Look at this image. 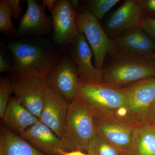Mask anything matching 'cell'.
Masks as SVG:
<instances>
[{
	"mask_svg": "<svg viewBox=\"0 0 155 155\" xmlns=\"http://www.w3.org/2000/svg\"><path fill=\"white\" fill-rule=\"evenodd\" d=\"M143 4L144 8H146L150 11L155 12V0H148L144 3L143 2Z\"/></svg>",
	"mask_w": 155,
	"mask_h": 155,
	"instance_id": "cell-29",
	"label": "cell"
},
{
	"mask_svg": "<svg viewBox=\"0 0 155 155\" xmlns=\"http://www.w3.org/2000/svg\"><path fill=\"white\" fill-rule=\"evenodd\" d=\"M11 80L14 96L24 107L40 119L45 91L49 85L47 78L33 75Z\"/></svg>",
	"mask_w": 155,
	"mask_h": 155,
	"instance_id": "cell-7",
	"label": "cell"
},
{
	"mask_svg": "<svg viewBox=\"0 0 155 155\" xmlns=\"http://www.w3.org/2000/svg\"><path fill=\"white\" fill-rule=\"evenodd\" d=\"M94 123L97 135L111 144L130 152L136 127L95 114Z\"/></svg>",
	"mask_w": 155,
	"mask_h": 155,
	"instance_id": "cell-11",
	"label": "cell"
},
{
	"mask_svg": "<svg viewBox=\"0 0 155 155\" xmlns=\"http://www.w3.org/2000/svg\"><path fill=\"white\" fill-rule=\"evenodd\" d=\"M140 28L155 41V18L145 17Z\"/></svg>",
	"mask_w": 155,
	"mask_h": 155,
	"instance_id": "cell-24",
	"label": "cell"
},
{
	"mask_svg": "<svg viewBox=\"0 0 155 155\" xmlns=\"http://www.w3.org/2000/svg\"><path fill=\"white\" fill-rule=\"evenodd\" d=\"M112 60L103 70V82L122 88L155 77V61L146 57L132 55L114 49Z\"/></svg>",
	"mask_w": 155,
	"mask_h": 155,
	"instance_id": "cell-3",
	"label": "cell"
},
{
	"mask_svg": "<svg viewBox=\"0 0 155 155\" xmlns=\"http://www.w3.org/2000/svg\"><path fill=\"white\" fill-rule=\"evenodd\" d=\"M37 148L51 155H62L65 151L62 139L39 120L20 135Z\"/></svg>",
	"mask_w": 155,
	"mask_h": 155,
	"instance_id": "cell-15",
	"label": "cell"
},
{
	"mask_svg": "<svg viewBox=\"0 0 155 155\" xmlns=\"http://www.w3.org/2000/svg\"><path fill=\"white\" fill-rule=\"evenodd\" d=\"M13 93L11 80L9 78L2 77L0 81V117L2 118L8 104L11 94Z\"/></svg>",
	"mask_w": 155,
	"mask_h": 155,
	"instance_id": "cell-23",
	"label": "cell"
},
{
	"mask_svg": "<svg viewBox=\"0 0 155 155\" xmlns=\"http://www.w3.org/2000/svg\"><path fill=\"white\" fill-rule=\"evenodd\" d=\"M11 66L8 63L2 53L0 54V72H11Z\"/></svg>",
	"mask_w": 155,
	"mask_h": 155,
	"instance_id": "cell-26",
	"label": "cell"
},
{
	"mask_svg": "<svg viewBox=\"0 0 155 155\" xmlns=\"http://www.w3.org/2000/svg\"><path fill=\"white\" fill-rule=\"evenodd\" d=\"M127 100L128 116L136 127L147 123L148 112L155 101V77L120 88Z\"/></svg>",
	"mask_w": 155,
	"mask_h": 155,
	"instance_id": "cell-6",
	"label": "cell"
},
{
	"mask_svg": "<svg viewBox=\"0 0 155 155\" xmlns=\"http://www.w3.org/2000/svg\"><path fill=\"white\" fill-rule=\"evenodd\" d=\"M10 9L12 17L14 19H18L23 13V8L20 5L19 0H9Z\"/></svg>",
	"mask_w": 155,
	"mask_h": 155,
	"instance_id": "cell-25",
	"label": "cell"
},
{
	"mask_svg": "<svg viewBox=\"0 0 155 155\" xmlns=\"http://www.w3.org/2000/svg\"><path fill=\"white\" fill-rule=\"evenodd\" d=\"M94 113L77 96L69 103L62 141L66 151H87L95 134Z\"/></svg>",
	"mask_w": 155,
	"mask_h": 155,
	"instance_id": "cell-4",
	"label": "cell"
},
{
	"mask_svg": "<svg viewBox=\"0 0 155 155\" xmlns=\"http://www.w3.org/2000/svg\"><path fill=\"white\" fill-rule=\"evenodd\" d=\"M56 0H43V5L45 7H47L51 13L52 12L54 5Z\"/></svg>",
	"mask_w": 155,
	"mask_h": 155,
	"instance_id": "cell-28",
	"label": "cell"
},
{
	"mask_svg": "<svg viewBox=\"0 0 155 155\" xmlns=\"http://www.w3.org/2000/svg\"><path fill=\"white\" fill-rule=\"evenodd\" d=\"M7 48L13 59L10 72L12 80L33 75L47 77L62 58L49 47L34 41H9Z\"/></svg>",
	"mask_w": 155,
	"mask_h": 155,
	"instance_id": "cell-1",
	"label": "cell"
},
{
	"mask_svg": "<svg viewBox=\"0 0 155 155\" xmlns=\"http://www.w3.org/2000/svg\"><path fill=\"white\" fill-rule=\"evenodd\" d=\"M87 152L89 155H132L130 152L111 144L95 133L89 144Z\"/></svg>",
	"mask_w": 155,
	"mask_h": 155,
	"instance_id": "cell-20",
	"label": "cell"
},
{
	"mask_svg": "<svg viewBox=\"0 0 155 155\" xmlns=\"http://www.w3.org/2000/svg\"><path fill=\"white\" fill-rule=\"evenodd\" d=\"M77 96L96 115L135 127L128 116L127 100L121 88L103 82L80 81Z\"/></svg>",
	"mask_w": 155,
	"mask_h": 155,
	"instance_id": "cell-2",
	"label": "cell"
},
{
	"mask_svg": "<svg viewBox=\"0 0 155 155\" xmlns=\"http://www.w3.org/2000/svg\"><path fill=\"white\" fill-rule=\"evenodd\" d=\"M0 155H51L37 148L4 125L1 127Z\"/></svg>",
	"mask_w": 155,
	"mask_h": 155,
	"instance_id": "cell-17",
	"label": "cell"
},
{
	"mask_svg": "<svg viewBox=\"0 0 155 155\" xmlns=\"http://www.w3.org/2000/svg\"><path fill=\"white\" fill-rule=\"evenodd\" d=\"M47 78L49 85L68 103L77 97L80 80L75 65L68 55L61 58Z\"/></svg>",
	"mask_w": 155,
	"mask_h": 155,
	"instance_id": "cell-10",
	"label": "cell"
},
{
	"mask_svg": "<svg viewBox=\"0 0 155 155\" xmlns=\"http://www.w3.org/2000/svg\"><path fill=\"white\" fill-rule=\"evenodd\" d=\"M78 13L69 0H56L51 13L53 41L60 47L71 45L79 33L75 25Z\"/></svg>",
	"mask_w": 155,
	"mask_h": 155,
	"instance_id": "cell-8",
	"label": "cell"
},
{
	"mask_svg": "<svg viewBox=\"0 0 155 155\" xmlns=\"http://www.w3.org/2000/svg\"><path fill=\"white\" fill-rule=\"evenodd\" d=\"M71 47L69 57L75 65L80 81L103 82V72L92 63L93 53L84 35L79 32Z\"/></svg>",
	"mask_w": 155,
	"mask_h": 155,
	"instance_id": "cell-14",
	"label": "cell"
},
{
	"mask_svg": "<svg viewBox=\"0 0 155 155\" xmlns=\"http://www.w3.org/2000/svg\"><path fill=\"white\" fill-rule=\"evenodd\" d=\"M2 119L3 125L19 136L40 120L24 107L15 96L10 97Z\"/></svg>",
	"mask_w": 155,
	"mask_h": 155,
	"instance_id": "cell-16",
	"label": "cell"
},
{
	"mask_svg": "<svg viewBox=\"0 0 155 155\" xmlns=\"http://www.w3.org/2000/svg\"><path fill=\"white\" fill-rule=\"evenodd\" d=\"M27 11L19 21L16 32L12 38L43 35L50 33L53 27L51 17L46 14L40 2L27 0Z\"/></svg>",
	"mask_w": 155,
	"mask_h": 155,
	"instance_id": "cell-12",
	"label": "cell"
},
{
	"mask_svg": "<svg viewBox=\"0 0 155 155\" xmlns=\"http://www.w3.org/2000/svg\"><path fill=\"white\" fill-rule=\"evenodd\" d=\"M62 155H89L87 153H85L81 151H63L61 153Z\"/></svg>",
	"mask_w": 155,
	"mask_h": 155,
	"instance_id": "cell-30",
	"label": "cell"
},
{
	"mask_svg": "<svg viewBox=\"0 0 155 155\" xmlns=\"http://www.w3.org/2000/svg\"><path fill=\"white\" fill-rule=\"evenodd\" d=\"M9 0L0 1V31L12 36L16 32L17 28L13 24Z\"/></svg>",
	"mask_w": 155,
	"mask_h": 155,
	"instance_id": "cell-21",
	"label": "cell"
},
{
	"mask_svg": "<svg viewBox=\"0 0 155 155\" xmlns=\"http://www.w3.org/2000/svg\"><path fill=\"white\" fill-rule=\"evenodd\" d=\"M69 103L52 87L49 85L44 96L41 122L62 138Z\"/></svg>",
	"mask_w": 155,
	"mask_h": 155,
	"instance_id": "cell-13",
	"label": "cell"
},
{
	"mask_svg": "<svg viewBox=\"0 0 155 155\" xmlns=\"http://www.w3.org/2000/svg\"><path fill=\"white\" fill-rule=\"evenodd\" d=\"M70 4L72 7L77 11L79 6V1L78 0H71L70 1Z\"/></svg>",
	"mask_w": 155,
	"mask_h": 155,
	"instance_id": "cell-31",
	"label": "cell"
},
{
	"mask_svg": "<svg viewBox=\"0 0 155 155\" xmlns=\"http://www.w3.org/2000/svg\"><path fill=\"white\" fill-rule=\"evenodd\" d=\"M146 122L155 125V101L148 112Z\"/></svg>",
	"mask_w": 155,
	"mask_h": 155,
	"instance_id": "cell-27",
	"label": "cell"
},
{
	"mask_svg": "<svg viewBox=\"0 0 155 155\" xmlns=\"http://www.w3.org/2000/svg\"><path fill=\"white\" fill-rule=\"evenodd\" d=\"M153 59L155 61V53L153 55Z\"/></svg>",
	"mask_w": 155,
	"mask_h": 155,
	"instance_id": "cell-32",
	"label": "cell"
},
{
	"mask_svg": "<svg viewBox=\"0 0 155 155\" xmlns=\"http://www.w3.org/2000/svg\"><path fill=\"white\" fill-rule=\"evenodd\" d=\"M140 28H130L115 38V49L127 54L137 56L139 39L142 31Z\"/></svg>",
	"mask_w": 155,
	"mask_h": 155,
	"instance_id": "cell-19",
	"label": "cell"
},
{
	"mask_svg": "<svg viewBox=\"0 0 155 155\" xmlns=\"http://www.w3.org/2000/svg\"><path fill=\"white\" fill-rule=\"evenodd\" d=\"M144 8L141 1H125L106 21L104 30L115 38L128 29L140 28L145 17Z\"/></svg>",
	"mask_w": 155,
	"mask_h": 155,
	"instance_id": "cell-9",
	"label": "cell"
},
{
	"mask_svg": "<svg viewBox=\"0 0 155 155\" xmlns=\"http://www.w3.org/2000/svg\"><path fill=\"white\" fill-rule=\"evenodd\" d=\"M152 125H153V126H154V127H155V125H153V124H152Z\"/></svg>",
	"mask_w": 155,
	"mask_h": 155,
	"instance_id": "cell-33",
	"label": "cell"
},
{
	"mask_svg": "<svg viewBox=\"0 0 155 155\" xmlns=\"http://www.w3.org/2000/svg\"><path fill=\"white\" fill-rule=\"evenodd\" d=\"M132 155H155V127L147 123L134 128Z\"/></svg>",
	"mask_w": 155,
	"mask_h": 155,
	"instance_id": "cell-18",
	"label": "cell"
},
{
	"mask_svg": "<svg viewBox=\"0 0 155 155\" xmlns=\"http://www.w3.org/2000/svg\"><path fill=\"white\" fill-rule=\"evenodd\" d=\"M75 25L78 32L84 35L91 48L95 66L103 72L106 56L115 49L114 41L109 37L98 19L88 9L78 13Z\"/></svg>",
	"mask_w": 155,
	"mask_h": 155,
	"instance_id": "cell-5",
	"label": "cell"
},
{
	"mask_svg": "<svg viewBox=\"0 0 155 155\" xmlns=\"http://www.w3.org/2000/svg\"><path fill=\"white\" fill-rule=\"evenodd\" d=\"M119 2V0H89L87 1V9L97 19L101 20L107 12Z\"/></svg>",
	"mask_w": 155,
	"mask_h": 155,
	"instance_id": "cell-22",
	"label": "cell"
}]
</instances>
